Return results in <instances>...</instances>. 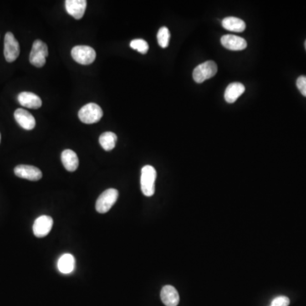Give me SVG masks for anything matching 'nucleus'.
<instances>
[{
  "mask_svg": "<svg viewBox=\"0 0 306 306\" xmlns=\"http://www.w3.org/2000/svg\"><path fill=\"white\" fill-rule=\"evenodd\" d=\"M222 26L225 29L231 32H242L246 29L245 22L242 19L233 16H229L223 19Z\"/></svg>",
  "mask_w": 306,
  "mask_h": 306,
  "instance_id": "f3484780",
  "label": "nucleus"
},
{
  "mask_svg": "<svg viewBox=\"0 0 306 306\" xmlns=\"http://www.w3.org/2000/svg\"><path fill=\"white\" fill-rule=\"evenodd\" d=\"M298 90L303 96L306 97V76H300L296 82Z\"/></svg>",
  "mask_w": 306,
  "mask_h": 306,
  "instance_id": "5701e85b",
  "label": "nucleus"
},
{
  "mask_svg": "<svg viewBox=\"0 0 306 306\" xmlns=\"http://www.w3.org/2000/svg\"><path fill=\"white\" fill-rule=\"evenodd\" d=\"M161 300L166 306H177L180 302V296L175 287L166 285L162 288Z\"/></svg>",
  "mask_w": 306,
  "mask_h": 306,
  "instance_id": "4468645a",
  "label": "nucleus"
},
{
  "mask_svg": "<svg viewBox=\"0 0 306 306\" xmlns=\"http://www.w3.org/2000/svg\"><path fill=\"white\" fill-rule=\"evenodd\" d=\"M18 101L24 108L38 109L42 107L40 97L32 92H22L18 94Z\"/></svg>",
  "mask_w": 306,
  "mask_h": 306,
  "instance_id": "ddd939ff",
  "label": "nucleus"
},
{
  "mask_svg": "<svg viewBox=\"0 0 306 306\" xmlns=\"http://www.w3.org/2000/svg\"><path fill=\"white\" fill-rule=\"evenodd\" d=\"M5 58L8 62L16 61L20 55V45L18 41L16 40L13 33L8 32L5 37V48H4Z\"/></svg>",
  "mask_w": 306,
  "mask_h": 306,
  "instance_id": "0eeeda50",
  "label": "nucleus"
},
{
  "mask_svg": "<svg viewBox=\"0 0 306 306\" xmlns=\"http://www.w3.org/2000/svg\"><path fill=\"white\" fill-rule=\"evenodd\" d=\"M118 137L113 132H105L100 134L99 138V142L101 147L107 151L112 150L115 147Z\"/></svg>",
  "mask_w": 306,
  "mask_h": 306,
  "instance_id": "6ab92c4d",
  "label": "nucleus"
},
{
  "mask_svg": "<svg viewBox=\"0 0 306 306\" xmlns=\"http://www.w3.org/2000/svg\"><path fill=\"white\" fill-rule=\"evenodd\" d=\"M157 179L156 169L150 165H145L141 169L140 186L145 196H151L155 193V181Z\"/></svg>",
  "mask_w": 306,
  "mask_h": 306,
  "instance_id": "f257e3e1",
  "label": "nucleus"
},
{
  "mask_svg": "<svg viewBox=\"0 0 306 306\" xmlns=\"http://www.w3.org/2000/svg\"><path fill=\"white\" fill-rule=\"evenodd\" d=\"M221 44L230 50L239 51L247 48V41L238 36L225 35L220 39Z\"/></svg>",
  "mask_w": 306,
  "mask_h": 306,
  "instance_id": "f8f14e48",
  "label": "nucleus"
},
{
  "mask_svg": "<svg viewBox=\"0 0 306 306\" xmlns=\"http://www.w3.org/2000/svg\"><path fill=\"white\" fill-rule=\"evenodd\" d=\"M290 303L289 298L286 296H279L271 302V306H288Z\"/></svg>",
  "mask_w": 306,
  "mask_h": 306,
  "instance_id": "4be33fe9",
  "label": "nucleus"
},
{
  "mask_svg": "<svg viewBox=\"0 0 306 306\" xmlns=\"http://www.w3.org/2000/svg\"><path fill=\"white\" fill-rule=\"evenodd\" d=\"M103 117V111L95 103L83 106L78 112V118L83 124H92L99 122Z\"/></svg>",
  "mask_w": 306,
  "mask_h": 306,
  "instance_id": "f03ea898",
  "label": "nucleus"
},
{
  "mask_svg": "<svg viewBox=\"0 0 306 306\" xmlns=\"http://www.w3.org/2000/svg\"><path fill=\"white\" fill-rule=\"evenodd\" d=\"M304 46H305V49H306V41H305V43H304Z\"/></svg>",
  "mask_w": 306,
  "mask_h": 306,
  "instance_id": "393cba45",
  "label": "nucleus"
},
{
  "mask_svg": "<svg viewBox=\"0 0 306 306\" xmlns=\"http://www.w3.org/2000/svg\"><path fill=\"white\" fill-rule=\"evenodd\" d=\"M53 219L48 215H42L34 221L32 231L37 237H44L50 232L53 226Z\"/></svg>",
  "mask_w": 306,
  "mask_h": 306,
  "instance_id": "1a4fd4ad",
  "label": "nucleus"
},
{
  "mask_svg": "<svg viewBox=\"0 0 306 306\" xmlns=\"http://www.w3.org/2000/svg\"><path fill=\"white\" fill-rule=\"evenodd\" d=\"M218 67L213 61H208L198 65L193 71V79L197 83L213 78L217 73Z\"/></svg>",
  "mask_w": 306,
  "mask_h": 306,
  "instance_id": "20e7f679",
  "label": "nucleus"
},
{
  "mask_svg": "<svg viewBox=\"0 0 306 306\" xmlns=\"http://www.w3.org/2000/svg\"><path fill=\"white\" fill-rule=\"evenodd\" d=\"M118 191L114 188L106 190L100 196L98 197L95 204L96 211L99 214H106L112 209L113 205L118 200Z\"/></svg>",
  "mask_w": 306,
  "mask_h": 306,
  "instance_id": "39448f33",
  "label": "nucleus"
},
{
  "mask_svg": "<svg viewBox=\"0 0 306 306\" xmlns=\"http://www.w3.org/2000/svg\"><path fill=\"white\" fill-rule=\"evenodd\" d=\"M65 6L67 13L73 18L79 20L83 18L87 7L86 0H67Z\"/></svg>",
  "mask_w": 306,
  "mask_h": 306,
  "instance_id": "9d476101",
  "label": "nucleus"
},
{
  "mask_svg": "<svg viewBox=\"0 0 306 306\" xmlns=\"http://www.w3.org/2000/svg\"><path fill=\"white\" fill-rule=\"evenodd\" d=\"M57 266L62 274H70L75 268V258L70 253H65L59 259Z\"/></svg>",
  "mask_w": 306,
  "mask_h": 306,
  "instance_id": "a211bd4d",
  "label": "nucleus"
},
{
  "mask_svg": "<svg viewBox=\"0 0 306 306\" xmlns=\"http://www.w3.org/2000/svg\"><path fill=\"white\" fill-rule=\"evenodd\" d=\"M158 42L162 48H167L169 46V39H170V32L168 27H163L159 29L158 32Z\"/></svg>",
  "mask_w": 306,
  "mask_h": 306,
  "instance_id": "aec40b11",
  "label": "nucleus"
},
{
  "mask_svg": "<svg viewBox=\"0 0 306 306\" xmlns=\"http://www.w3.org/2000/svg\"><path fill=\"white\" fill-rule=\"evenodd\" d=\"M14 117L17 124L26 130H32L35 128L36 121L34 117L27 111L18 108L14 113Z\"/></svg>",
  "mask_w": 306,
  "mask_h": 306,
  "instance_id": "9b49d317",
  "label": "nucleus"
},
{
  "mask_svg": "<svg viewBox=\"0 0 306 306\" xmlns=\"http://www.w3.org/2000/svg\"><path fill=\"white\" fill-rule=\"evenodd\" d=\"M72 57L81 65H90L96 58V53L90 46L78 45L72 49Z\"/></svg>",
  "mask_w": 306,
  "mask_h": 306,
  "instance_id": "423d86ee",
  "label": "nucleus"
},
{
  "mask_svg": "<svg viewBox=\"0 0 306 306\" xmlns=\"http://www.w3.org/2000/svg\"><path fill=\"white\" fill-rule=\"evenodd\" d=\"M14 172L17 177L31 181H38L43 176L40 169L31 165H18L14 169Z\"/></svg>",
  "mask_w": 306,
  "mask_h": 306,
  "instance_id": "6e6552de",
  "label": "nucleus"
},
{
  "mask_svg": "<svg viewBox=\"0 0 306 306\" xmlns=\"http://www.w3.org/2000/svg\"><path fill=\"white\" fill-rule=\"evenodd\" d=\"M245 92V86L241 83L229 84L225 91V99L228 103H234Z\"/></svg>",
  "mask_w": 306,
  "mask_h": 306,
  "instance_id": "dca6fc26",
  "label": "nucleus"
},
{
  "mask_svg": "<svg viewBox=\"0 0 306 306\" xmlns=\"http://www.w3.org/2000/svg\"><path fill=\"white\" fill-rule=\"evenodd\" d=\"M48 47L43 41L36 40L32 44L30 53L29 61L31 64L36 67H42L45 65L46 58L48 57Z\"/></svg>",
  "mask_w": 306,
  "mask_h": 306,
  "instance_id": "7ed1b4c3",
  "label": "nucleus"
},
{
  "mask_svg": "<svg viewBox=\"0 0 306 306\" xmlns=\"http://www.w3.org/2000/svg\"></svg>",
  "mask_w": 306,
  "mask_h": 306,
  "instance_id": "a878e982",
  "label": "nucleus"
},
{
  "mask_svg": "<svg viewBox=\"0 0 306 306\" xmlns=\"http://www.w3.org/2000/svg\"><path fill=\"white\" fill-rule=\"evenodd\" d=\"M62 162L63 165H64L65 169H67V171H69V172L76 171L78 169V164H79L77 154L73 150H69V149H67V150L62 151Z\"/></svg>",
  "mask_w": 306,
  "mask_h": 306,
  "instance_id": "2eb2a0df",
  "label": "nucleus"
},
{
  "mask_svg": "<svg viewBox=\"0 0 306 306\" xmlns=\"http://www.w3.org/2000/svg\"><path fill=\"white\" fill-rule=\"evenodd\" d=\"M0 142H1V134H0Z\"/></svg>",
  "mask_w": 306,
  "mask_h": 306,
  "instance_id": "b1692460",
  "label": "nucleus"
},
{
  "mask_svg": "<svg viewBox=\"0 0 306 306\" xmlns=\"http://www.w3.org/2000/svg\"><path fill=\"white\" fill-rule=\"evenodd\" d=\"M129 45H130V47L133 49L137 50L138 52H140L141 54H146L148 49H149V45H148L147 42L144 40V39H140V38L132 40Z\"/></svg>",
  "mask_w": 306,
  "mask_h": 306,
  "instance_id": "412c9836",
  "label": "nucleus"
}]
</instances>
